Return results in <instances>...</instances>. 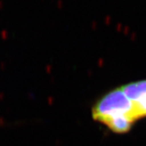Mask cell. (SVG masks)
<instances>
[{"instance_id":"obj_1","label":"cell","mask_w":146,"mask_h":146,"mask_svg":"<svg viewBox=\"0 0 146 146\" xmlns=\"http://www.w3.org/2000/svg\"><path fill=\"white\" fill-rule=\"evenodd\" d=\"M93 117L107 126L119 119H127L133 123L137 120L134 104L120 88L108 93L95 105Z\"/></svg>"}]
</instances>
